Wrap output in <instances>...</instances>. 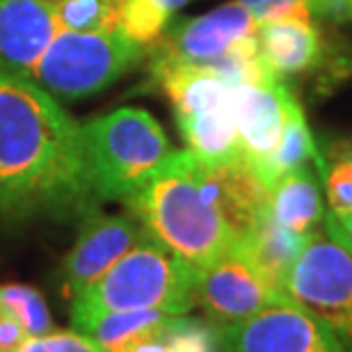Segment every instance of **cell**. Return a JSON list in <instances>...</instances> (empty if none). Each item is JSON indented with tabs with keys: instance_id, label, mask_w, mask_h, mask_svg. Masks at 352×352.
I'll return each instance as SVG.
<instances>
[{
	"instance_id": "6da1fadb",
	"label": "cell",
	"mask_w": 352,
	"mask_h": 352,
	"mask_svg": "<svg viewBox=\"0 0 352 352\" xmlns=\"http://www.w3.org/2000/svg\"><path fill=\"white\" fill-rule=\"evenodd\" d=\"M98 204L80 122L37 80L0 65V217L82 220Z\"/></svg>"
},
{
	"instance_id": "7a4b0ae2",
	"label": "cell",
	"mask_w": 352,
	"mask_h": 352,
	"mask_svg": "<svg viewBox=\"0 0 352 352\" xmlns=\"http://www.w3.org/2000/svg\"><path fill=\"white\" fill-rule=\"evenodd\" d=\"M126 204L146 234L201 270L267 215L270 190L243 158L206 163L186 149L172 151Z\"/></svg>"
},
{
	"instance_id": "3957f363",
	"label": "cell",
	"mask_w": 352,
	"mask_h": 352,
	"mask_svg": "<svg viewBox=\"0 0 352 352\" xmlns=\"http://www.w3.org/2000/svg\"><path fill=\"white\" fill-rule=\"evenodd\" d=\"M197 270L146 234L103 277L72 298L74 327L112 311L190 314Z\"/></svg>"
},
{
	"instance_id": "277c9868",
	"label": "cell",
	"mask_w": 352,
	"mask_h": 352,
	"mask_svg": "<svg viewBox=\"0 0 352 352\" xmlns=\"http://www.w3.org/2000/svg\"><path fill=\"white\" fill-rule=\"evenodd\" d=\"M80 126L98 201H126L172 153L163 126L146 110L119 108Z\"/></svg>"
},
{
	"instance_id": "5b68a950",
	"label": "cell",
	"mask_w": 352,
	"mask_h": 352,
	"mask_svg": "<svg viewBox=\"0 0 352 352\" xmlns=\"http://www.w3.org/2000/svg\"><path fill=\"white\" fill-rule=\"evenodd\" d=\"M146 48L122 30H58L30 74L41 87L60 98H85L117 82L140 65Z\"/></svg>"
},
{
	"instance_id": "8992f818",
	"label": "cell",
	"mask_w": 352,
	"mask_h": 352,
	"mask_svg": "<svg viewBox=\"0 0 352 352\" xmlns=\"http://www.w3.org/2000/svg\"><path fill=\"white\" fill-rule=\"evenodd\" d=\"M286 295L336 341H352V252L325 227L307 236L288 272Z\"/></svg>"
},
{
	"instance_id": "52a82bcc",
	"label": "cell",
	"mask_w": 352,
	"mask_h": 352,
	"mask_svg": "<svg viewBox=\"0 0 352 352\" xmlns=\"http://www.w3.org/2000/svg\"><path fill=\"white\" fill-rule=\"evenodd\" d=\"M258 21L238 3L220 5L201 16L170 25L149 48L151 74L170 67L217 69L229 55L256 39Z\"/></svg>"
},
{
	"instance_id": "ba28073f",
	"label": "cell",
	"mask_w": 352,
	"mask_h": 352,
	"mask_svg": "<svg viewBox=\"0 0 352 352\" xmlns=\"http://www.w3.org/2000/svg\"><path fill=\"white\" fill-rule=\"evenodd\" d=\"M195 305H199L210 325L217 327L243 320L267 307L295 302L267 284L241 245H236L197 270Z\"/></svg>"
},
{
	"instance_id": "9c48e42d",
	"label": "cell",
	"mask_w": 352,
	"mask_h": 352,
	"mask_svg": "<svg viewBox=\"0 0 352 352\" xmlns=\"http://www.w3.org/2000/svg\"><path fill=\"white\" fill-rule=\"evenodd\" d=\"M217 352H322L339 341L298 305L267 307L243 320L217 325Z\"/></svg>"
},
{
	"instance_id": "30bf717a",
	"label": "cell",
	"mask_w": 352,
	"mask_h": 352,
	"mask_svg": "<svg viewBox=\"0 0 352 352\" xmlns=\"http://www.w3.org/2000/svg\"><path fill=\"white\" fill-rule=\"evenodd\" d=\"M144 236V227L133 215H110L98 208L87 213L80 220L78 238L60 270L67 298H74L103 277Z\"/></svg>"
},
{
	"instance_id": "8fae6325",
	"label": "cell",
	"mask_w": 352,
	"mask_h": 352,
	"mask_svg": "<svg viewBox=\"0 0 352 352\" xmlns=\"http://www.w3.org/2000/svg\"><path fill=\"white\" fill-rule=\"evenodd\" d=\"M293 103L295 96L279 80V76L231 87V110L241 156L254 172H258L277 146Z\"/></svg>"
},
{
	"instance_id": "7c38bea8",
	"label": "cell",
	"mask_w": 352,
	"mask_h": 352,
	"mask_svg": "<svg viewBox=\"0 0 352 352\" xmlns=\"http://www.w3.org/2000/svg\"><path fill=\"white\" fill-rule=\"evenodd\" d=\"M58 30L51 0H0V65L30 76Z\"/></svg>"
},
{
	"instance_id": "4fadbf2b",
	"label": "cell",
	"mask_w": 352,
	"mask_h": 352,
	"mask_svg": "<svg viewBox=\"0 0 352 352\" xmlns=\"http://www.w3.org/2000/svg\"><path fill=\"white\" fill-rule=\"evenodd\" d=\"M258 53L274 76H293L322 60V37L311 21H263L256 30Z\"/></svg>"
},
{
	"instance_id": "5bb4252c",
	"label": "cell",
	"mask_w": 352,
	"mask_h": 352,
	"mask_svg": "<svg viewBox=\"0 0 352 352\" xmlns=\"http://www.w3.org/2000/svg\"><path fill=\"white\" fill-rule=\"evenodd\" d=\"M267 213L277 224L300 236H309L322 227L325 210H322L320 188L307 165L284 174L274 183L270 190Z\"/></svg>"
},
{
	"instance_id": "9a60e30c",
	"label": "cell",
	"mask_w": 352,
	"mask_h": 352,
	"mask_svg": "<svg viewBox=\"0 0 352 352\" xmlns=\"http://www.w3.org/2000/svg\"><path fill=\"white\" fill-rule=\"evenodd\" d=\"M305 243L307 236L281 227L267 213L256 222V227L250 231L248 238L238 245L250 256V261L256 265V270L263 274L267 284L286 295L288 272H291Z\"/></svg>"
},
{
	"instance_id": "2e32d148",
	"label": "cell",
	"mask_w": 352,
	"mask_h": 352,
	"mask_svg": "<svg viewBox=\"0 0 352 352\" xmlns=\"http://www.w3.org/2000/svg\"><path fill=\"white\" fill-rule=\"evenodd\" d=\"M174 314L165 311H112L76 325V332L89 336L105 352H131L140 343L153 339L165 329Z\"/></svg>"
},
{
	"instance_id": "e0dca14e",
	"label": "cell",
	"mask_w": 352,
	"mask_h": 352,
	"mask_svg": "<svg viewBox=\"0 0 352 352\" xmlns=\"http://www.w3.org/2000/svg\"><path fill=\"white\" fill-rule=\"evenodd\" d=\"M314 138L309 133L305 112H302L300 103L295 101L288 112L284 133H281L274 151L267 156L265 163L258 167L256 176L265 183L267 190H272V186L277 183L281 176L298 170V167L307 165V160L314 156Z\"/></svg>"
},
{
	"instance_id": "ac0fdd59",
	"label": "cell",
	"mask_w": 352,
	"mask_h": 352,
	"mask_svg": "<svg viewBox=\"0 0 352 352\" xmlns=\"http://www.w3.org/2000/svg\"><path fill=\"white\" fill-rule=\"evenodd\" d=\"M188 3L192 0H119V30L149 51Z\"/></svg>"
},
{
	"instance_id": "d6986e66",
	"label": "cell",
	"mask_w": 352,
	"mask_h": 352,
	"mask_svg": "<svg viewBox=\"0 0 352 352\" xmlns=\"http://www.w3.org/2000/svg\"><path fill=\"white\" fill-rule=\"evenodd\" d=\"M60 30H119V0H51Z\"/></svg>"
},
{
	"instance_id": "ffe728a7",
	"label": "cell",
	"mask_w": 352,
	"mask_h": 352,
	"mask_svg": "<svg viewBox=\"0 0 352 352\" xmlns=\"http://www.w3.org/2000/svg\"><path fill=\"white\" fill-rule=\"evenodd\" d=\"M0 311L14 316L25 327L28 336L53 332V320L44 295L32 286L0 284Z\"/></svg>"
},
{
	"instance_id": "44dd1931",
	"label": "cell",
	"mask_w": 352,
	"mask_h": 352,
	"mask_svg": "<svg viewBox=\"0 0 352 352\" xmlns=\"http://www.w3.org/2000/svg\"><path fill=\"white\" fill-rule=\"evenodd\" d=\"M16 352H105L96 341L80 332H48L28 336Z\"/></svg>"
},
{
	"instance_id": "7402d4cb",
	"label": "cell",
	"mask_w": 352,
	"mask_h": 352,
	"mask_svg": "<svg viewBox=\"0 0 352 352\" xmlns=\"http://www.w3.org/2000/svg\"><path fill=\"white\" fill-rule=\"evenodd\" d=\"M243 5L258 23L263 21H284V19H302L311 21L307 0H234Z\"/></svg>"
},
{
	"instance_id": "603a6c76",
	"label": "cell",
	"mask_w": 352,
	"mask_h": 352,
	"mask_svg": "<svg viewBox=\"0 0 352 352\" xmlns=\"http://www.w3.org/2000/svg\"><path fill=\"white\" fill-rule=\"evenodd\" d=\"M327 201L334 215H343L352 210V158L339 160L329 167L325 176Z\"/></svg>"
},
{
	"instance_id": "cb8c5ba5",
	"label": "cell",
	"mask_w": 352,
	"mask_h": 352,
	"mask_svg": "<svg viewBox=\"0 0 352 352\" xmlns=\"http://www.w3.org/2000/svg\"><path fill=\"white\" fill-rule=\"evenodd\" d=\"M311 16L329 21H352V0H307Z\"/></svg>"
},
{
	"instance_id": "d4e9b609",
	"label": "cell",
	"mask_w": 352,
	"mask_h": 352,
	"mask_svg": "<svg viewBox=\"0 0 352 352\" xmlns=\"http://www.w3.org/2000/svg\"><path fill=\"white\" fill-rule=\"evenodd\" d=\"M25 339V327L14 316L0 311V352H16Z\"/></svg>"
},
{
	"instance_id": "484cf974",
	"label": "cell",
	"mask_w": 352,
	"mask_h": 352,
	"mask_svg": "<svg viewBox=\"0 0 352 352\" xmlns=\"http://www.w3.org/2000/svg\"><path fill=\"white\" fill-rule=\"evenodd\" d=\"M322 227H325L334 238H339L343 245L352 248V210L350 213H343V215H334L332 210H329L325 215V220H322Z\"/></svg>"
},
{
	"instance_id": "4316f807",
	"label": "cell",
	"mask_w": 352,
	"mask_h": 352,
	"mask_svg": "<svg viewBox=\"0 0 352 352\" xmlns=\"http://www.w3.org/2000/svg\"><path fill=\"white\" fill-rule=\"evenodd\" d=\"M322 352H339V350H322Z\"/></svg>"
},
{
	"instance_id": "83f0119b",
	"label": "cell",
	"mask_w": 352,
	"mask_h": 352,
	"mask_svg": "<svg viewBox=\"0 0 352 352\" xmlns=\"http://www.w3.org/2000/svg\"><path fill=\"white\" fill-rule=\"evenodd\" d=\"M346 248H348V245H346ZM348 250H350V252H352V248H348Z\"/></svg>"
}]
</instances>
